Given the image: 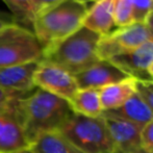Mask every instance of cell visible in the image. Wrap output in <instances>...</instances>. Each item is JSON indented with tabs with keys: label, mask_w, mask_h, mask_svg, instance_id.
I'll use <instances>...</instances> for the list:
<instances>
[{
	"label": "cell",
	"mask_w": 153,
	"mask_h": 153,
	"mask_svg": "<svg viewBox=\"0 0 153 153\" xmlns=\"http://www.w3.org/2000/svg\"><path fill=\"white\" fill-rule=\"evenodd\" d=\"M90 5L82 0H64L41 13L32 21V31L43 50L57 44L78 30Z\"/></svg>",
	"instance_id": "2"
},
{
	"label": "cell",
	"mask_w": 153,
	"mask_h": 153,
	"mask_svg": "<svg viewBox=\"0 0 153 153\" xmlns=\"http://www.w3.org/2000/svg\"><path fill=\"white\" fill-rule=\"evenodd\" d=\"M30 93L31 92H16L0 88V115L14 114L18 117V107L20 101L28 96Z\"/></svg>",
	"instance_id": "18"
},
{
	"label": "cell",
	"mask_w": 153,
	"mask_h": 153,
	"mask_svg": "<svg viewBox=\"0 0 153 153\" xmlns=\"http://www.w3.org/2000/svg\"><path fill=\"white\" fill-rule=\"evenodd\" d=\"M16 18V23L31 25L30 8L32 0H2Z\"/></svg>",
	"instance_id": "20"
},
{
	"label": "cell",
	"mask_w": 153,
	"mask_h": 153,
	"mask_svg": "<svg viewBox=\"0 0 153 153\" xmlns=\"http://www.w3.org/2000/svg\"><path fill=\"white\" fill-rule=\"evenodd\" d=\"M153 12V3H152V10H151V13Z\"/></svg>",
	"instance_id": "31"
},
{
	"label": "cell",
	"mask_w": 153,
	"mask_h": 153,
	"mask_svg": "<svg viewBox=\"0 0 153 153\" xmlns=\"http://www.w3.org/2000/svg\"><path fill=\"white\" fill-rule=\"evenodd\" d=\"M133 153H148V152H146L145 150H143V149H142V148H141V149L137 150V151H135V152H133Z\"/></svg>",
	"instance_id": "29"
},
{
	"label": "cell",
	"mask_w": 153,
	"mask_h": 153,
	"mask_svg": "<svg viewBox=\"0 0 153 153\" xmlns=\"http://www.w3.org/2000/svg\"><path fill=\"white\" fill-rule=\"evenodd\" d=\"M33 83L38 89L61 97L69 102L79 90L72 74L45 61L39 64L33 76Z\"/></svg>",
	"instance_id": "7"
},
{
	"label": "cell",
	"mask_w": 153,
	"mask_h": 153,
	"mask_svg": "<svg viewBox=\"0 0 153 153\" xmlns=\"http://www.w3.org/2000/svg\"><path fill=\"white\" fill-rule=\"evenodd\" d=\"M29 148L36 153H85L57 131L40 135Z\"/></svg>",
	"instance_id": "16"
},
{
	"label": "cell",
	"mask_w": 153,
	"mask_h": 153,
	"mask_svg": "<svg viewBox=\"0 0 153 153\" xmlns=\"http://www.w3.org/2000/svg\"><path fill=\"white\" fill-rule=\"evenodd\" d=\"M149 40L151 38L145 23L117 27L108 34L101 36L97 46V55L101 61H108L116 55L126 53L141 46Z\"/></svg>",
	"instance_id": "6"
},
{
	"label": "cell",
	"mask_w": 153,
	"mask_h": 153,
	"mask_svg": "<svg viewBox=\"0 0 153 153\" xmlns=\"http://www.w3.org/2000/svg\"><path fill=\"white\" fill-rule=\"evenodd\" d=\"M69 103L74 113L85 117L97 118L102 113L99 90L79 89Z\"/></svg>",
	"instance_id": "17"
},
{
	"label": "cell",
	"mask_w": 153,
	"mask_h": 153,
	"mask_svg": "<svg viewBox=\"0 0 153 153\" xmlns=\"http://www.w3.org/2000/svg\"><path fill=\"white\" fill-rule=\"evenodd\" d=\"M82 1H85V2H88V3H90V2H92V3H94V2H96L97 0H82Z\"/></svg>",
	"instance_id": "30"
},
{
	"label": "cell",
	"mask_w": 153,
	"mask_h": 153,
	"mask_svg": "<svg viewBox=\"0 0 153 153\" xmlns=\"http://www.w3.org/2000/svg\"><path fill=\"white\" fill-rule=\"evenodd\" d=\"M135 91L153 114V80H137Z\"/></svg>",
	"instance_id": "22"
},
{
	"label": "cell",
	"mask_w": 153,
	"mask_h": 153,
	"mask_svg": "<svg viewBox=\"0 0 153 153\" xmlns=\"http://www.w3.org/2000/svg\"><path fill=\"white\" fill-rule=\"evenodd\" d=\"M15 153H36L34 151H32L30 148H27V149H24V150H21V151H18V152H15Z\"/></svg>",
	"instance_id": "27"
},
{
	"label": "cell",
	"mask_w": 153,
	"mask_h": 153,
	"mask_svg": "<svg viewBox=\"0 0 153 153\" xmlns=\"http://www.w3.org/2000/svg\"><path fill=\"white\" fill-rule=\"evenodd\" d=\"M44 50L32 29L13 23L0 30V68L42 62Z\"/></svg>",
	"instance_id": "5"
},
{
	"label": "cell",
	"mask_w": 153,
	"mask_h": 153,
	"mask_svg": "<svg viewBox=\"0 0 153 153\" xmlns=\"http://www.w3.org/2000/svg\"><path fill=\"white\" fill-rule=\"evenodd\" d=\"M101 36L81 26L78 30L44 51L43 61L75 75L98 62L97 46Z\"/></svg>",
	"instance_id": "3"
},
{
	"label": "cell",
	"mask_w": 153,
	"mask_h": 153,
	"mask_svg": "<svg viewBox=\"0 0 153 153\" xmlns=\"http://www.w3.org/2000/svg\"><path fill=\"white\" fill-rule=\"evenodd\" d=\"M40 62H31L0 68V88L16 92H32L36 90L33 76Z\"/></svg>",
	"instance_id": "11"
},
{
	"label": "cell",
	"mask_w": 153,
	"mask_h": 153,
	"mask_svg": "<svg viewBox=\"0 0 153 153\" xmlns=\"http://www.w3.org/2000/svg\"><path fill=\"white\" fill-rule=\"evenodd\" d=\"M104 121L118 153H133L142 148V128L121 120L104 119Z\"/></svg>",
	"instance_id": "12"
},
{
	"label": "cell",
	"mask_w": 153,
	"mask_h": 153,
	"mask_svg": "<svg viewBox=\"0 0 153 153\" xmlns=\"http://www.w3.org/2000/svg\"><path fill=\"white\" fill-rule=\"evenodd\" d=\"M142 149L148 153H153V120L145 125L141 130Z\"/></svg>",
	"instance_id": "23"
},
{
	"label": "cell",
	"mask_w": 153,
	"mask_h": 153,
	"mask_svg": "<svg viewBox=\"0 0 153 153\" xmlns=\"http://www.w3.org/2000/svg\"><path fill=\"white\" fill-rule=\"evenodd\" d=\"M135 92L134 78H128L102 88L99 90L102 111L121 106Z\"/></svg>",
	"instance_id": "15"
},
{
	"label": "cell",
	"mask_w": 153,
	"mask_h": 153,
	"mask_svg": "<svg viewBox=\"0 0 153 153\" xmlns=\"http://www.w3.org/2000/svg\"><path fill=\"white\" fill-rule=\"evenodd\" d=\"M134 23H145L152 10L153 0H130Z\"/></svg>",
	"instance_id": "21"
},
{
	"label": "cell",
	"mask_w": 153,
	"mask_h": 153,
	"mask_svg": "<svg viewBox=\"0 0 153 153\" xmlns=\"http://www.w3.org/2000/svg\"><path fill=\"white\" fill-rule=\"evenodd\" d=\"M13 23H16V21H12L10 19L6 18V17L1 16V14H0V30H2L3 28L7 27L8 25L13 24Z\"/></svg>",
	"instance_id": "26"
},
{
	"label": "cell",
	"mask_w": 153,
	"mask_h": 153,
	"mask_svg": "<svg viewBox=\"0 0 153 153\" xmlns=\"http://www.w3.org/2000/svg\"><path fill=\"white\" fill-rule=\"evenodd\" d=\"M64 0H32L31 8H30V19H31V24L33 19L36 18L38 15L43 13L44 10H48V8L52 7V6L56 5V4L61 3Z\"/></svg>",
	"instance_id": "24"
},
{
	"label": "cell",
	"mask_w": 153,
	"mask_h": 153,
	"mask_svg": "<svg viewBox=\"0 0 153 153\" xmlns=\"http://www.w3.org/2000/svg\"><path fill=\"white\" fill-rule=\"evenodd\" d=\"M145 24L147 25L148 30H149V33H150V38H151V40L153 41V12L150 13L147 20H146Z\"/></svg>",
	"instance_id": "25"
},
{
	"label": "cell",
	"mask_w": 153,
	"mask_h": 153,
	"mask_svg": "<svg viewBox=\"0 0 153 153\" xmlns=\"http://www.w3.org/2000/svg\"><path fill=\"white\" fill-rule=\"evenodd\" d=\"M113 16L117 27L134 24L130 0H113Z\"/></svg>",
	"instance_id": "19"
},
{
	"label": "cell",
	"mask_w": 153,
	"mask_h": 153,
	"mask_svg": "<svg viewBox=\"0 0 153 153\" xmlns=\"http://www.w3.org/2000/svg\"><path fill=\"white\" fill-rule=\"evenodd\" d=\"M82 26L100 36H105L117 28L113 16V0H97L90 6Z\"/></svg>",
	"instance_id": "14"
},
{
	"label": "cell",
	"mask_w": 153,
	"mask_h": 153,
	"mask_svg": "<svg viewBox=\"0 0 153 153\" xmlns=\"http://www.w3.org/2000/svg\"><path fill=\"white\" fill-rule=\"evenodd\" d=\"M118 69L137 80H153L149 75V67L153 62V41L149 40L141 46L108 59Z\"/></svg>",
	"instance_id": "8"
},
{
	"label": "cell",
	"mask_w": 153,
	"mask_h": 153,
	"mask_svg": "<svg viewBox=\"0 0 153 153\" xmlns=\"http://www.w3.org/2000/svg\"><path fill=\"white\" fill-rule=\"evenodd\" d=\"M148 72H149V75L152 77V79H153V62L151 64V66L149 67V70H148Z\"/></svg>",
	"instance_id": "28"
},
{
	"label": "cell",
	"mask_w": 153,
	"mask_h": 153,
	"mask_svg": "<svg viewBox=\"0 0 153 153\" xmlns=\"http://www.w3.org/2000/svg\"><path fill=\"white\" fill-rule=\"evenodd\" d=\"M57 132L85 153H118L101 117H85L73 113Z\"/></svg>",
	"instance_id": "4"
},
{
	"label": "cell",
	"mask_w": 153,
	"mask_h": 153,
	"mask_svg": "<svg viewBox=\"0 0 153 153\" xmlns=\"http://www.w3.org/2000/svg\"><path fill=\"white\" fill-rule=\"evenodd\" d=\"M73 113L69 101L36 88L20 101L18 120L30 146L40 135L59 130Z\"/></svg>",
	"instance_id": "1"
},
{
	"label": "cell",
	"mask_w": 153,
	"mask_h": 153,
	"mask_svg": "<svg viewBox=\"0 0 153 153\" xmlns=\"http://www.w3.org/2000/svg\"><path fill=\"white\" fill-rule=\"evenodd\" d=\"M27 148L29 144L17 115H0V153H15Z\"/></svg>",
	"instance_id": "13"
},
{
	"label": "cell",
	"mask_w": 153,
	"mask_h": 153,
	"mask_svg": "<svg viewBox=\"0 0 153 153\" xmlns=\"http://www.w3.org/2000/svg\"><path fill=\"white\" fill-rule=\"evenodd\" d=\"M73 76L78 89L95 90H100L106 85L131 78L108 61H99L89 69Z\"/></svg>",
	"instance_id": "9"
},
{
	"label": "cell",
	"mask_w": 153,
	"mask_h": 153,
	"mask_svg": "<svg viewBox=\"0 0 153 153\" xmlns=\"http://www.w3.org/2000/svg\"><path fill=\"white\" fill-rule=\"evenodd\" d=\"M104 119H116L126 121L143 128L153 120V114L137 92L121 106L102 111L100 115Z\"/></svg>",
	"instance_id": "10"
}]
</instances>
